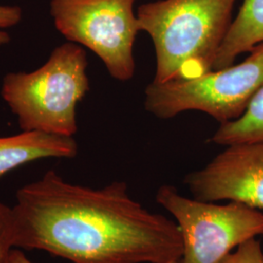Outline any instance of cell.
Masks as SVG:
<instances>
[{
	"label": "cell",
	"mask_w": 263,
	"mask_h": 263,
	"mask_svg": "<svg viewBox=\"0 0 263 263\" xmlns=\"http://www.w3.org/2000/svg\"><path fill=\"white\" fill-rule=\"evenodd\" d=\"M15 248L72 263H178L179 226L143 207L124 181L99 189L67 182L50 170L16 192Z\"/></svg>",
	"instance_id": "cell-1"
},
{
	"label": "cell",
	"mask_w": 263,
	"mask_h": 263,
	"mask_svg": "<svg viewBox=\"0 0 263 263\" xmlns=\"http://www.w3.org/2000/svg\"><path fill=\"white\" fill-rule=\"evenodd\" d=\"M236 0H156L139 6L141 31L156 58L153 81L190 80L213 70L232 23Z\"/></svg>",
	"instance_id": "cell-2"
},
{
	"label": "cell",
	"mask_w": 263,
	"mask_h": 263,
	"mask_svg": "<svg viewBox=\"0 0 263 263\" xmlns=\"http://www.w3.org/2000/svg\"><path fill=\"white\" fill-rule=\"evenodd\" d=\"M87 67L83 47L67 41L37 69L4 76L1 96L20 128L73 137L78 130L76 106L90 90Z\"/></svg>",
	"instance_id": "cell-3"
},
{
	"label": "cell",
	"mask_w": 263,
	"mask_h": 263,
	"mask_svg": "<svg viewBox=\"0 0 263 263\" xmlns=\"http://www.w3.org/2000/svg\"><path fill=\"white\" fill-rule=\"evenodd\" d=\"M262 86L263 43L238 65L190 80L152 81L145 88L144 107L160 119L198 110L222 124L240 117Z\"/></svg>",
	"instance_id": "cell-4"
},
{
	"label": "cell",
	"mask_w": 263,
	"mask_h": 263,
	"mask_svg": "<svg viewBox=\"0 0 263 263\" xmlns=\"http://www.w3.org/2000/svg\"><path fill=\"white\" fill-rule=\"evenodd\" d=\"M155 200L179 226L182 254L178 263H219L239 245L263 236V212L244 204L190 199L170 184L157 189Z\"/></svg>",
	"instance_id": "cell-5"
},
{
	"label": "cell",
	"mask_w": 263,
	"mask_h": 263,
	"mask_svg": "<svg viewBox=\"0 0 263 263\" xmlns=\"http://www.w3.org/2000/svg\"><path fill=\"white\" fill-rule=\"evenodd\" d=\"M136 0H51L57 30L99 57L109 76L126 82L136 72L134 45L141 31Z\"/></svg>",
	"instance_id": "cell-6"
},
{
	"label": "cell",
	"mask_w": 263,
	"mask_h": 263,
	"mask_svg": "<svg viewBox=\"0 0 263 263\" xmlns=\"http://www.w3.org/2000/svg\"><path fill=\"white\" fill-rule=\"evenodd\" d=\"M194 199L237 202L263 211V142L226 146L214 159L184 179Z\"/></svg>",
	"instance_id": "cell-7"
},
{
	"label": "cell",
	"mask_w": 263,
	"mask_h": 263,
	"mask_svg": "<svg viewBox=\"0 0 263 263\" xmlns=\"http://www.w3.org/2000/svg\"><path fill=\"white\" fill-rule=\"evenodd\" d=\"M78 144L73 137L23 131L0 137V179L23 165L45 158H74Z\"/></svg>",
	"instance_id": "cell-8"
},
{
	"label": "cell",
	"mask_w": 263,
	"mask_h": 263,
	"mask_svg": "<svg viewBox=\"0 0 263 263\" xmlns=\"http://www.w3.org/2000/svg\"><path fill=\"white\" fill-rule=\"evenodd\" d=\"M263 43V0H244L216 54L213 70L232 66L237 57Z\"/></svg>",
	"instance_id": "cell-9"
},
{
	"label": "cell",
	"mask_w": 263,
	"mask_h": 263,
	"mask_svg": "<svg viewBox=\"0 0 263 263\" xmlns=\"http://www.w3.org/2000/svg\"><path fill=\"white\" fill-rule=\"evenodd\" d=\"M211 141L223 146L245 142H263V86L240 117L220 124Z\"/></svg>",
	"instance_id": "cell-10"
},
{
	"label": "cell",
	"mask_w": 263,
	"mask_h": 263,
	"mask_svg": "<svg viewBox=\"0 0 263 263\" xmlns=\"http://www.w3.org/2000/svg\"><path fill=\"white\" fill-rule=\"evenodd\" d=\"M15 248V229L12 208L0 202V263H5Z\"/></svg>",
	"instance_id": "cell-11"
},
{
	"label": "cell",
	"mask_w": 263,
	"mask_h": 263,
	"mask_svg": "<svg viewBox=\"0 0 263 263\" xmlns=\"http://www.w3.org/2000/svg\"><path fill=\"white\" fill-rule=\"evenodd\" d=\"M219 263H263V250L260 241L252 238L239 245L235 251L227 254Z\"/></svg>",
	"instance_id": "cell-12"
},
{
	"label": "cell",
	"mask_w": 263,
	"mask_h": 263,
	"mask_svg": "<svg viewBox=\"0 0 263 263\" xmlns=\"http://www.w3.org/2000/svg\"><path fill=\"white\" fill-rule=\"evenodd\" d=\"M22 17L23 10L19 6L0 4V47L11 41L6 29L17 26L22 21Z\"/></svg>",
	"instance_id": "cell-13"
},
{
	"label": "cell",
	"mask_w": 263,
	"mask_h": 263,
	"mask_svg": "<svg viewBox=\"0 0 263 263\" xmlns=\"http://www.w3.org/2000/svg\"><path fill=\"white\" fill-rule=\"evenodd\" d=\"M5 263H33L28 259L25 254L18 249L14 248L11 250L9 255L6 259Z\"/></svg>",
	"instance_id": "cell-14"
}]
</instances>
